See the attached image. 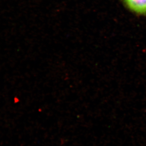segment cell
<instances>
[{"label":"cell","instance_id":"6da1fadb","mask_svg":"<svg viewBox=\"0 0 146 146\" xmlns=\"http://www.w3.org/2000/svg\"><path fill=\"white\" fill-rule=\"evenodd\" d=\"M132 11L139 14H146V0H124Z\"/></svg>","mask_w":146,"mask_h":146}]
</instances>
